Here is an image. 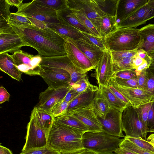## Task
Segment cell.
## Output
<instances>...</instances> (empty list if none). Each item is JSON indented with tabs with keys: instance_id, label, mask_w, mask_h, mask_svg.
Segmentation results:
<instances>
[{
	"instance_id": "cell-1",
	"label": "cell",
	"mask_w": 154,
	"mask_h": 154,
	"mask_svg": "<svg viewBox=\"0 0 154 154\" xmlns=\"http://www.w3.org/2000/svg\"><path fill=\"white\" fill-rule=\"evenodd\" d=\"M10 25L14 31L28 44L29 46L37 51L39 55L51 57L67 55L64 47L65 40L59 34L50 28H40L35 26L23 27Z\"/></svg>"
},
{
	"instance_id": "cell-2",
	"label": "cell",
	"mask_w": 154,
	"mask_h": 154,
	"mask_svg": "<svg viewBox=\"0 0 154 154\" xmlns=\"http://www.w3.org/2000/svg\"><path fill=\"white\" fill-rule=\"evenodd\" d=\"M84 133L62 124L54 120L48 136V145L61 154L75 152L84 149Z\"/></svg>"
},
{
	"instance_id": "cell-3",
	"label": "cell",
	"mask_w": 154,
	"mask_h": 154,
	"mask_svg": "<svg viewBox=\"0 0 154 154\" xmlns=\"http://www.w3.org/2000/svg\"><path fill=\"white\" fill-rule=\"evenodd\" d=\"M123 139L103 131H88L83 134L82 143L84 148L99 154H115Z\"/></svg>"
},
{
	"instance_id": "cell-4",
	"label": "cell",
	"mask_w": 154,
	"mask_h": 154,
	"mask_svg": "<svg viewBox=\"0 0 154 154\" xmlns=\"http://www.w3.org/2000/svg\"><path fill=\"white\" fill-rule=\"evenodd\" d=\"M139 29L118 28L105 38L106 48L110 51H129L137 49L140 41Z\"/></svg>"
},
{
	"instance_id": "cell-5",
	"label": "cell",
	"mask_w": 154,
	"mask_h": 154,
	"mask_svg": "<svg viewBox=\"0 0 154 154\" xmlns=\"http://www.w3.org/2000/svg\"><path fill=\"white\" fill-rule=\"evenodd\" d=\"M16 13L28 17L35 26L43 27L45 23L58 22L56 11L39 2L33 0L23 3L17 8Z\"/></svg>"
},
{
	"instance_id": "cell-6",
	"label": "cell",
	"mask_w": 154,
	"mask_h": 154,
	"mask_svg": "<svg viewBox=\"0 0 154 154\" xmlns=\"http://www.w3.org/2000/svg\"><path fill=\"white\" fill-rule=\"evenodd\" d=\"M122 122L125 136L146 139L148 129L142 122L137 107L131 106L125 108L122 111Z\"/></svg>"
},
{
	"instance_id": "cell-7",
	"label": "cell",
	"mask_w": 154,
	"mask_h": 154,
	"mask_svg": "<svg viewBox=\"0 0 154 154\" xmlns=\"http://www.w3.org/2000/svg\"><path fill=\"white\" fill-rule=\"evenodd\" d=\"M39 74L50 88L57 89L71 85L70 75L64 69L40 65Z\"/></svg>"
},
{
	"instance_id": "cell-8",
	"label": "cell",
	"mask_w": 154,
	"mask_h": 154,
	"mask_svg": "<svg viewBox=\"0 0 154 154\" xmlns=\"http://www.w3.org/2000/svg\"><path fill=\"white\" fill-rule=\"evenodd\" d=\"M11 56L16 66L22 73L30 76L40 75L41 56L38 54L34 56L21 50Z\"/></svg>"
},
{
	"instance_id": "cell-9",
	"label": "cell",
	"mask_w": 154,
	"mask_h": 154,
	"mask_svg": "<svg viewBox=\"0 0 154 154\" xmlns=\"http://www.w3.org/2000/svg\"><path fill=\"white\" fill-rule=\"evenodd\" d=\"M42 60L40 65L60 68L68 72L71 76V85L87 76L86 73L73 64L67 55L51 57H42Z\"/></svg>"
},
{
	"instance_id": "cell-10",
	"label": "cell",
	"mask_w": 154,
	"mask_h": 154,
	"mask_svg": "<svg viewBox=\"0 0 154 154\" xmlns=\"http://www.w3.org/2000/svg\"><path fill=\"white\" fill-rule=\"evenodd\" d=\"M26 142L22 152L42 147L48 145V136L31 115L27 124Z\"/></svg>"
},
{
	"instance_id": "cell-11",
	"label": "cell",
	"mask_w": 154,
	"mask_h": 154,
	"mask_svg": "<svg viewBox=\"0 0 154 154\" xmlns=\"http://www.w3.org/2000/svg\"><path fill=\"white\" fill-rule=\"evenodd\" d=\"M66 2L67 6L70 8H83L99 33L101 17L111 15L103 11L94 0H66Z\"/></svg>"
},
{
	"instance_id": "cell-12",
	"label": "cell",
	"mask_w": 154,
	"mask_h": 154,
	"mask_svg": "<svg viewBox=\"0 0 154 154\" xmlns=\"http://www.w3.org/2000/svg\"><path fill=\"white\" fill-rule=\"evenodd\" d=\"M71 86L57 89L48 87L40 93L39 102L35 106L38 109L51 114L52 108L63 100Z\"/></svg>"
},
{
	"instance_id": "cell-13",
	"label": "cell",
	"mask_w": 154,
	"mask_h": 154,
	"mask_svg": "<svg viewBox=\"0 0 154 154\" xmlns=\"http://www.w3.org/2000/svg\"><path fill=\"white\" fill-rule=\"evenodd\" d=\"M110 82L130 103L132 105L138 107L154 101V97L144 90L138 88L128 87L119 85L113 77Z\"/></svg>"
},
{
	"instance_id": "cell-14",
	"label": "cell",
	"mask_w": 154,
	"mask_h": 154,
	"mask_svg": "<svg viewBox=\"0 0 154 154\" xmlns=\"http://www.w3.org/2000/svg\"><path fill=\"white\" fill-rule=\"evenodd\" d=\"M96 72L93 75L98 85L99 91L103 87H107L114 74L112 71V61L110 51H105L95 68Z\"/></svg>"
},
{
	"instance_id": "cell-15",
	"label": "cell",
	"mask_w": 154,
	"mask_h": 154,
	"mask_svg": "<svg viewBox=\"0 0 154 154\" xmlns=\"http://www.w3.org/2000/svg\"><path fill=\"white\" fill-rule=\"evenodd\" d=\"M122 111L110 107L109 112L104 118L102 119L97 116L103 131L115 136L125 137L122 128Z\"/></svg>"
},
{
	"instance_id": "cell-16",
	"label": "cell",
	"mask_w": 154,
	"mask_h": 154,
	"mask_svg": "<svg viewBox=\"0 0 154 154\" xmlns=\"http://www.w3.org/2000/svg\"><path fill=\"white\" fill-rule=\"evenodd\" d=\"M64 40V47L67 56L75 66L86 74L95 69L90 61L78 48L71 42Z\"/></svg>"
},
{
	"instance_id": "cell-17",
	"label": "cell",
	"mask_w": 154,
	"mask_h": 154,
	"mask_svg": "<svg viewBox=\"0 0 154 154\" xmlns=\"http://www.w3.org/2000/svg\"><path fill=\"white\" fill-rule=\"evenodd\" d=\"M154 18V8L147 3L134 13L118 23V28H135Z\"/></svg>"
},
{
	"instance_id": "cell-18",
	"label": "cell",
	"mask_w": 154,
	"mask_h": 154,
	"mask_svg": "<svg viewBox=\"0 0 154 154\" xmlns=\"http://www.w3.org/2000/svg\"><path fill=\"white\" fill-rule=\"evenodd\" d=\"M67 114L72 115L81 121L87 127L89 131H103L92 104L85 107L76 109L66 114Z\"/></svg>"
},
{
	"instance_id": "cell-19",
	"label": "cell",
	"mask_w": 154,
	"mask_h": 154,
	"mask_svg": "<svg viewBox=\"0 0 154 154\" xmlns=\"http://www.w3.org/2000/svg\"><path fill=\"white\" fill-rule=\"evenodd\" d=\"M59 35L63 39L71 42L78 48L96 68L104 51L93 44L89 41H87L82 39L75 40L66 36Z\"/></svg>"
},
{
	"instance_id": "cell-20",
	"label": "cell",
	"mask_w": 154,
	"mask_h": 154,
	"mask_svg": "<svg viewBox=\"0 0 154 154\" xmlns=\"http://www.w3.org/2000/svg\"><path fill=\"white\" fill-rule=\"evenodd\" d=\"M26 46H29L28 44L14 30L0 33V54L14 53L20 50L22 47Z\"/></svg>"
},
{
	"instance_id": "cell-21",
	"label": "cell",
	"mask_w": 154,
	"mask_h": 154,
	"mask_svg": "<svg viewBox=\"0 0 154 154\" xmlns=\"http://www.w3.org/2000/svg\"><path fill=\"white\" fill-rule=\"evenodd\" d=\"M99 93L98 88L97 86L81 93L69 103L66 114L91 104Z\"/></svg>"
},
{
	"instance_id": "cell-22",
	"label": "cell",
	"mask_w": 154,
	"mask_h": 154,
	"mask_svg": "<svg viewBox=\"0 0 154 154\" xmlns=\"http://www.w3.org/2000/svg\"><path fill=\"white\" fill-rule=\"evenodd\" d=\"M148 0H118L116 15L119 21L129 16L146 5Z\"/></svg>"
},
{
	"instance_id": "cell-23",
	"label": "cell",
	"mask_w": 154,
	"mask_h": 154,
	"mask_svg": "<svg viewBox=\"0 0 154 154\" xmlns=\"http://www.w3.org/2000/svg\"><path fill=\"white\" fill-rule=\"evenodd\" d=\"M56 11L59 23L73 27L81 32L89 33L87 29L82 25L75 14L67 6Z\"/></svg>"
},
{
	"instance_id": "cell-24",
	"label": "cell",
	"mask_w": 154,
	"mask_h": 154,
	"mask_svg": "<svg viewBox=\"0 0 154 154\" xmlns=\"http://www.w3.org/2000/svg\"><path fill=\"white\" fill-rule=\"evenodd\" d=\"M0 69L18 81L21 80L23 73L16 66L11 55L8 53L0 54Z\"/></svg>"
},
{
	"instance_id": "cell-25",
	"label": "cell",
	"mask_w": 154,
	"mask_h": 154,
	"mask_svg": "<svg viewBox=\"0 0 154 154\" xmlns=\"http://www.w3.org/2000/svg\"><path fill=\"white\" fill-rule=\"evenodd\" d=\"M46 25L47 27L59 34L75 40L82 39L89 41L84 37L81 31L73 27L58 22L48 23H46Z\"/></svg>"
},
{
	"instance_id": "cell-26",
	"label": "cell",
	"mask_w": 154,
	"mask_h": 154,
	"mask_svg": "<svg viewBox=\"0 0 154 154\" xmlns=\"http://www.w3.org/2000/svg\"><path fill=\"white\" fill-rule=\"evenodd\" d=\"M140 41L137 50L148 52L154 48V24H149L139 29Z\"/></svg>"
},
{
	"instance_id": "cell-27",
	"label": "cell",
	"mask_w": 154,
	"mask_h": 154,
	"mask_svg": "<svg viewBox=\"0 0 154 154\" xmlns=\"http://www.w3.org/2000/svg\"><path fill=\"white\" fill-rule=\"evenodd\" d=\"M31 115L33 116L38 125L48 136L54 121L53 116L51 114L38 109L35 106L32 110Z\"/></svg>"
},
{
	"instance_id": "cell-28",
	"label": "cell",
	"mask_w": 154,
	"mask_h": 154,
	"mask_svg": "<svg viewBox=\"0 0 154 154\" xmlns=\"http://www.w3.org/2000/svg\"><path fill=\"white\" fill-rule=\"evenodd\" d=\"M117 20L116 15H108L101 17L100 33L101 37L106 38L118 29Z\"/></svg>"
},
{
	"instance_id": "cell-29",
	"label": "cell",
	"mask_w": 154,
	"mask_h": 154,
	"mask_svg": "<svg viewBox=\"0 0 154 154\" xmlns=\"http://www.w3.org/2000/svg\"><path fill=\"white\" fill-rule=\"evenodd\" d=\"M54 120L59 123L69 127L83 133L89 131L88 128L81 121L69 114L55 118Z\"/></svg>"
},
{
	"instance_id": "cell-30",
	"label": "cell",
	"mask_w": 154,
	"mask_h": 154,
	"mask_svg": "<svg viewBox=\"0 0 154 154\" xmlns=\"http://www.w3.org/2000/svg\"><path fill=\"white\" fill-rule=\"evenodd\" d=\"M99 91V95L106 100L111 108L122 111L128 106L118 99L108 87H103Z\"/></svg>"
},
{
	"instance_id": "cell-31",
	"label": "cell",
	"mask_w": 154,
	"mask_h": 154,
	"mask_svg": "<svg viewBox=\"0 0 154 154\" xmlns=\"http://www.w3.org/2000/svg\"><path fill=\"white\" fill-rule=\"evenodd\" d=\"M10 6L6 0H0V33L13 30L8 22Z\"/></svg>"
},
{
	"instance_id": "cell-32",
	"label": "cell",
	"mask_w": 154,
	"mask_h": 154,
	"mask_svg": "<svg viewBox=\"0 0 154 154\" xmlns=\"http://www.w3.org/2000/svg\"><path fill=\"white\" fill-rule=\"evenodd\" d=\"M70 8L82 25L88 31L90 34L97 37H101L97 29L86 15L83 8Z\"/></svg>"
},
{
	"instance_id": "cell-33",
	"label": "cell",
	"mask_w": 154,
	"mask_h": 154,
	"mask_svg": "<svg viewBox=\"0 0 154 154\" xmlns=\"http://www.w3.org/2000/svg\"><path fill=\"white\" fill-rule=\"evenodd\" d=\"M92 105L97 116L102 119L105 117L110 108L106 100L100 96L99 93Z\"/></svg>"
},
{
	"instance_id": "cell-34",
	"label": "cell",
	"mask_w": 154,
	"mask_h": 154,
	"mask_svg": "<svg viewBox=\"0 0 154 154\" xmlns=\"http://www.w3.org/2000/svg\"><path fill=\"white\" fill-rule=\"evenodd\" d=\"M135 57H124L112 61L114 73L121 71L135 69L134 66Z\"/></svg>"
},
{
	"instance_id": "cell-35",
	"label": "cell",
	"mask_w": 154,
	"mask_h": 154,
	"mask_svg": "<svg viewBox=\"0 0 154 154\" xmlns=\"http://www.w3.org/2000/svg\"><path fill=\"white\" fill-rule=\"evenodd\" d=\"M8 22L11 25L23 27L35 26L28 17L16 13H10Z\"/></svg>"
},
{
	"instance_id": "cell-36",
	"label": "cell",
	"mask_w": 154,
	"mask_h": 154,
	"mask_svg": "<svg viewBox=\"0 0 154 154\" xmlns=\"http://www.w3.org/2000/svg\"><path fill=\"white\" fill-rule=\"evenodd\" d=\"M101 8L107 14L116 15L118 0H94Z\"/></svg>"
},
{
	"instance_id": "cell-37",
	"label": "cell",
	"mask_w": 154,
	"mask_h": 154,
	"mask_svg": "<svg viewBox=\"0 0 154 154\" xmlns=\"http://www.w3.org/2000/svg\"><path fill=\"white\" fill-rule=\"evenodd\" d=\"M119 147L137 154H154L136 146L126 137L123 138Z\"/></svg>"
},
{
	"instance_id": "cell-38",
	"label": "cell",
	"mask_w": 154,
	"mask_h": 154,
	"mask_svg": "<svg viewBox=\"0 0 154 154\" xmlns=\"http://www.w3.org/2000/svg\"><path fill=\"white\" fill-rule=\"evenodd\" d=\"M95 86L90 84L87 76L83 77L75 83L71 85L72 88L74 91L79 94Z\"/></svg>"
},
{
	"instance_id": "cell-39",
	"label": "cell",
	"mask_w": 154,
	"mask_h": 154,
	"mask_svg": "<svg viewBox=\"0 0 154 154\" xmlns=\"http://www.w3.org/2000/svg\"><path fill=\"white\" fill-rule=\"evenodd\" d=\"M126 137L136 146L150 152L154 153V146L149 142L141 137Z\"/></svg>"
},
{
	"instance_id": "cell-40",
	"label": "cell",
	"mask_w": 154,
	"mask_h": 154,
	"mask_svg": "<svg viewBox=\"0 0 154 154\" xmlns=\"http://www.w3.org/2000/svg\"><path fill=\"white\" fill-rule=\"evenodd\" d=\"M70 103L64 100L55 105L52 109L51 114L54 119L61 116L66 114Z\"/></svg>"
},
{
	"instance_id": "cell-41",
	"label": "cell",
	"mask_w": 154,
	"mask_h": 154,
	"mask_svg": "<svg viewBox=\"0 0 154 154\" xmlns=\"http://www.w3.org/2000/svg\"><path fill=\"white\" fill-rule=\"evenodd\" d=\"M81 33L85 38L103 50L105 51L107 49L105 38L97 37L89 33L84 32H81Z\"/></svg>"
},
{
	"instance_id": "cell-42",
	"label": "cell",
	"mask_w": 154,
	"mask_h": 154,
	"mask_svg": "<svg viewBox=\"0 0 154 154\" xmlns=\"http://www.w3.org/2000/svg\"><path fill=\"white\" fill-rule=\"evenodd\" d=\"M20 154H61L59 152L50 147L48 145L42 147L34 148L24 152Z\"/></svg>"
},
{
	"instance_id": "cell-43",
	"label": "cell",
	"mask_w": 154,
	"mask_h": 154,
	"mask_svg": "<svg viewBox=\"0 0 154 154\" xmlns=\"http://www.w3.org/2000/svg\"><path fill=\"white\" fill-rule=\"evenodd\" d=\"M112 61L127 57H135L137 53V50L129 51H110Z\"/></svg>"
},
{
	"instance_id": "cell-44",
	"label": "cell",
	"mask_w": 154,
	"mask_h": 154,
	"mask_svg": "<svg viewBox=\"0 0 154 154\" xmlns=\"http://www.w3.org/2000/svg\"><path fill=\"white\" fill-rule=\"evenodd\" d=\"M40 3L56 11L67 6L66 0H38Z\"/></svg>"
},
{
	"instance_id": "cell-45",
	"label": "cell",
	"mask_w": 154,
	"mask_h": 154,
	"mask_svg": "<svg viewBox=\"0 0 154 154\" xmlns=\"http://www.w3.org/2000/svg\"><path fill=\"white\" fill-rule=\"evenodd\" d=\"M146 84L145 91L154 97V74L147 68L146 70Z\"/></svg>"
},
{
	"instance_id": "cell-46",
	"label": "cell",
	"mask_w": 154,
	"mask_h": 154,
	"mask_svg": "<svg viewBox=\"0 0 154 154\" xmlns=\"http://www.w3.org/2000/svg\"><path fill=\"white\" fill-rule=\"evenodd\" d=\"M113 78L116 82L121 86L139 88L138 83L137 77L130 79H123L118 78Z\"/></svg>"
},
{
	"instance_id": "cell-47",
	"label": "cell",
	"mask_w": 154,
	"mask_h": 154,
	"mask_svg": "<svg viewBox=\"0 0 154 154\" xmlns=\"http://www.w3.org/2000/svg\"><path fill=\"white\" fill-rule=\"evenodd\" d=\"M135 69L121 71L115 73L112 77L123 79H130L137 77Z\"/></svg>"
},
{
	"instance_id": "cell-48",
	"label": "cell",
	"mask_w": 154,
	"mask_h": 154,
	"mask_svg": "<svg viewBox=\"0 0 154 154\" xmlns=\"http://www.w3.org/2000/svg\"><path fill=\"white\" fill-rule=\"evenodd\" d=\"M151 102L141 105L137 107L142 122L147 128V121L149 111Z\"/></svg>"
},
{
	"instance_id": "cell-49",
	"label": "cell",
	"mask_w": 154,
	"mask_h": 154,
	"mask_svg": "<svg viewBox=\"0 0 154 154\" xmlns=\"http://www.w3.org/2000/svg\"><path fill=\"white\" fill-rule=\"evenodd\" d=\"M147 127L149 132H154V101L151 102L149 111Z\"/></svg>"
},
{
	"instance_id": "cell-50",
	"label": "cell",
	"mask_w": 154,
	"mask_h": 154,
	"mask_svg": "<svg viewBox=\"0 0 154 154\" xmlns=\"http://www.w3.org/2000/svg\"><path fill=\"white\" fill-rule=\"evenodd\" d=\"M107 87L118 99L126 103L128 106H132L128 100L119 91L115 88L110 82Z\"/></svg>"
},
{
	"instance_id": "cell-51",
	"label": "cell",
	"mask_w": 154,
	"mask_h": 154,
	"mask_svg": "<svg viewBox=\"0 0 154 154\" xmlns=\"http://www.w3.org/2000/svg\"><path fill=\"white\" fill-rule=\"evenodd\" d=\"M147 69L143 70L140 74L137 76L138 83L139 88L145 91L146 87V70Z\"/></svg>"
},
{
	"instance_id": "cell-52",
	"label": "cell",
	"mask_w": 154,
	"mask_h": 154,
	"mask_svg": "<svg viewBox=\"0 0 154 154\" xmlns=\"http://www.w3.org/2000/svg\"><path fill=\"white\" fill-rule=\"evenodd\" d=\"M10 94L2 86L0 87V103L2 104L5 102L8 101Z\"/></svg>"
},
{
	"instance_id": "cell-53",
	"label": "cell",
	"mask_w": 154,
	"mask_h": 154,
	"mask_svg": "<svg viewBox=\"0 0 154 154\" xmlns=\"http://www.w3.org/2000/svg\"><path fill=\"white\" fill-rule=\"evenodd\" d=\"M79 94L75 92L71 87L67 92L63 100L68 103H70L75 99Z\"/></svg>"
},
{
	"instance_id": "cell-54",
	"label": "cell",
	"mask_w": 154,
	"mask_h": 154,
	"mask_svg": "<svg viewBox=\"0 0 154 154\" xmlns=\"http://www.w3.org/2000/svg\"><path fill=\"white\" fill-rule=\"evenodd\" d=\"M150 63L151 61H146L143 64L136 68L135 69L137 75L138 76L143 70L148 68Z\"/></svg>"
},
{
	"instance_id": "cell-55",
	"label": "cell",
	"mask_w": 154,
	"mask_h": 154,
	"mask_svg": "<svg viewBox=\"0 0 154 154\" xmlns=\"http://www.w3.org/2000/svg\"><path fill=\"white\" fill-rule=\"evenodd\" d=\"M137 55L140 57L146 60L151 61V58L148 56L147 52L143 49H140L137 51Z\"/></svg>"
},
{
	"instance_id": "cell-56",
	"label": "cell",
	"mask_w": 154,
	"mask_h": 154,
	"mask_svg": "<svg viewBox=\"0 0 154 154\" xmlns=\"http://www.w3.org/2000/svg\"><path fill=\"white\" fill-rule=\"evenodd\" d=\"M65 154H99L98 153L91 150L85 148L82 149L76 152Z\"/></svg>"
},
{
	"instance_id": "cell-57",
	"label": "cell",
	"mask_w": 154,
	"mask_h": 154,
	"mask_svg": "<svg viewBox=\"0 0 154 154\" xmlns=\"http://www.w3.org/2000/svg\"><path fill=\"white\" fill-rule=\"evenodd\" d=\"M146 61L139 57L137 55L135 57L134 61V66L135 69L138 67L143 64Z\"/></svg>"
},
{
	"instance_id": "cell-58",
	"label": "cell",
	"mask_w": 154,
	"mask_h": 154,
	"mask_svg": "<svg viewBox=\"0 0 154 154\" xmlns=\"http://www.w3.org/2000/svg\"><path fill=\"white\" fill-rule=\"evenodd\" d=\"M10 6H14L17 8L23 4V0H6Z\"/></svg>"
},
{
	"instance_id": "cell-59",
	"label": "cell",
	"mask_w": 154,
	"mask_h": 154,
	"mask_svg": "<svg viewBox=\"0 0 154 154\" xmlns=\"http://www.w3.org/2000/svg\"><path fill=\"white\" fill-rule=\"evenodd\" d=\"M115 154H137L125 149L119 147L115 151Z\"/></svg>"
},
{
	"instance_id": "cell-60",
	"label": "cell",
	"mask_w": 154,
	"mask_h": 154,
	"mask_svg": "<svg viewBox=\"0 0 154 154\" xmlns=\"http://www.w3.org/2000/svg\"><path fill=\"white\" fill-rule=\"evenodd\" d=\"M0 154H13L9 149L1 145L0 146Z\"/></svg>"
},
{
	"instance_id": "cell-61",
	"label": "cell",
	"mask_w": 154,
	"mask_h": 154,
	"mask_svg": "<svg viewBox=\"0 0 154 154\" xmlns=\"http://www.w3.org/2000/svg\"><path fill=\"white\" fill-rule=\"evenodd\" d=\"M146 140L154 146V133L149 135L147 138Z\"/></svg>"
},
{
	"instance_id": "cell-62",
	"label": "cell",
	"mask_w": 154,
	"mask_h": 154,
	"mask_svg": "<svg viewBox=\"0 0 154 154\" xmlns=\"http://www.w3.org/2000/svg\"><path fill=\"white\" fill-rule=\"evenodd\" d=\"M148 68L151 72L154 74V58H151V63Z\"/></svg>"
},
{
	"instance_id": "cell-63",
	"label": "cell",
	"mask_w": 154,
	"mask_h": 154,
	"mask_svg": "<svg viewBox=\"0 0 154 154\" xmlns=\"http://www.w3.org/2000/svg\"><path fill=\"white\" fill-rule=\"evenodd\" d=\"M148 56L151 58H154V48L147 52Z\"/></svg>"
},
{
	"instance_id": "cell-64",
	"label": "cell",
	"mask_w": 154,
	"mask_h": 154,
	"mask_svg": "<svg viewBox=\"0 0 154 154\" xmlns=\"http://www.w3.org/2000/svg\"><path fill=\"white\" fill-rule=\"evenodd\" d=\"M147 3L150 7L154 8V0H148Z\"/></svg>"
}]
</instances>
